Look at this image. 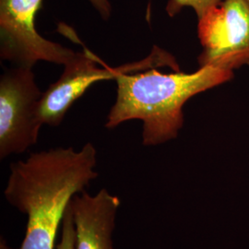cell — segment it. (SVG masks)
<instances>
[{
    "label": "cell",
    "instance_id": "cell-1",
    "mask_svg": "<svg viewBox=\"0 0 249 249\" xmlns=\"http://www.w3.org/2000/svg\"><path fill=\"white\" fill-rule=\"evenodd\" d=\"M97 151L86 143L80 151L56 148L30 154L10 164L6 200L27 217L18 249H55L58 230L72 197L98 178Z\"/></svg>",
    "mask_w": 249,
    "mask_h": 249
},
{
    "label": "cell",
    "instance_id": "cell-2",
    "mask_svg": "<svg viewBox=\"0 0 249 249\" xmlns=\"http://www.w3.org/2000/svg\"><path fill=\"white\" fill-rule=\"evenodd\" d=\"M157 69L116 78V103L106 123L112 129L128 120H142L144 146L176 139L184 124L183 107L187 101L233 78V72L209 66L192 73H162Z\"/></svg>",
    "mask_w": 249,
    "mask_h": 249
},
{
    "label": "cell",
    "instance_id": "cell-5",
    "mask_svg": "<svg viewBox=\"0 0 249 249\" xmlns=\"http://www.w3.org/2000/svg\"><path fill=\"white\" fill-rule=\"evenodd\" d=\"M43 0H0V56L15 65L33 69L38 61L65 66L78 52L41 36L36 17Z\"/></svg>",
    "mask_w": 249,
    "mask_h": 249
},
{
    "label": "cell",
    "instance_id": "cell-7",
    "mask_svg": "<svg viewBox=\"0 0 249 249\" xmlns=\"http://www.w3.org/2000/svg\"><path fill=\"white\" fill-rule=\"evenodd\" d=\"M120 204V198L105 188L93 196L83 190L73 196L75 249H115L113 232Z\"/></svg>",
    "mask_w": 249,
    "mask_h": 249
},
{
    "label": "cell",
    "instance_id": "cell-4",
    "mask_svg": "<svg viewBox=\"0 0 249 249\" xmlns=\"http://www.w3.org/2000/svg\"><path fill=\"white\" fill-rule=\"evenodd\" d=\"M43 93L33 69L15 67L0 79V158L20 154L36 145L43 125Z\"/></svg>",
    "mask_w": 249,
    "mask_h": 249
},
{
    "label": "cell",
    "instance_id": "cell-9",
    "mask_svg": "<svg viewBox=\"0 0 249 249\" xmlns=\"http://www.w3.org/2000/svg\"><path fill=\"white\" fill-rule=\"evenodd\" d=\"M76 231L71 202L66 209L61 225V238L55 249H75Z\"/></svg>",
    "mask_w": 249,
    "mask_h": 249
},
{
    "label": "cell",
    "instance_id": "cell-10",
    "mask_svg": "<svg viewBox=\"0 0 249 249\" xmlns=\"http://www.w3.org/2000/svg\"><path fill=\"white\" fill-rule=\"evenodd\" d=\"M89 3L98 11L103 19L107 20L111 17L112 6L109 0H89Z\"/></svg>",
    "mask_w": 249,
    "mask_h": 249
},
{
    "label": "cell",
    "instance_id": "cell-12",
    "mask_svg": "<svg viewBox=\"0 0 249 249\" xmlns=\"http://www.w3.org/2000/svg\"><path fill=\"white\" fill-rule=\"evenodd\" d=\"M245 2L248 4V6L249 7V0H245Z\"/></svg>",
    "mask_w": 249,
    "mask_h": 249
},
{
    "label": "cell",
    "instance_id": "cell-6",
    "mask_svg": "<svg viewBox=\"0 0 249 249\" xmlns=\"http://www.w3.org/2000/svg\"><path fill=\"white\" fill-rule=\"evenodd\" d=\"M199 67L226 71L249 66V7L245 0H222L198 19Z\"/></svg>",
    "mask_w": 249,
    "mask_h": 249
},
{
    "label": "cell",
    "instance_id": "cell-8",
    "mask_svg": "<svg viewBox=\"0 0 249 249\" xmlns=\"http://www.w3.org/2000/svg\"><path fill=\"white\" fill-rule=\"evenodd\" d=\"M221 2L222 0H168L165 9L170 17H174L184 8L190 7L194 9L197 19H199Z\"/></svg>",
    "mask_w": 249,
    "mask_h": 249
},
{
    "label": "cell",
    "instance_id": "cell-3",
    "mask_svg": "<svg viewBox=\"0 0 249 249\" xmlns=\"http://www.w3.org/2000/svg\"><path fill=\"white\" fill-rule=\"evenodd\" d=\"M64 67L60 78L43 93L40 103V118L43 124L53 126L61 124L68 110L95 82L116 80L123 74L155 68L168 67L174 71H180L175 56L157 46H154L151 53L142 60L116 68L101 62L99 57L85 48Z\"/></svg>",
    "mask_w": 249,
    "mask_h": 249
},
{
    "label": "cell",
    "instance_id": "cell-11",
    "mask_svg": "<svg viewBox=\"0 0 249 249\" xmlns=\"http://www.w3.org/2000/svg\"><path fill=\"white\" fill-rule=\"evenodd\" d=\"M0 249H12L11 248H9L7 241L5 240L3 237H1V240H0Z\"/></svg>",
    "mask_w": 249,
    "mask_h": 249
}]
</instances>
